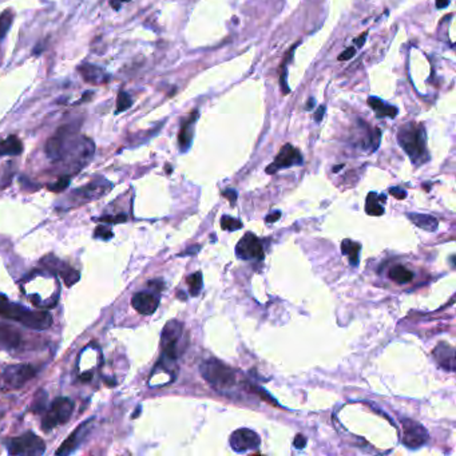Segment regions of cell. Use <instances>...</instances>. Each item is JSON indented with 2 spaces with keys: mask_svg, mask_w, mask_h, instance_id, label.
I'll return each instance as SVG.
<instances>
[{
  "mask_svg": "<svg viewBox=\"0 0 456 456\" xmlns=\"http://www.w3.org/2000/svg\"><path fill=\"white\" fill-rule=\"evenodd\" d=\"M397 140L412 164L421 165L429 160L425 140V128L417 122H407L397 131Z\"/></svg>",
  "mask_w": 456,
  "mask_h": 456,
  "instance_id": "6da1fadb",
  "label": "cell"
},
{
  "mask_svg": "<svg viewBox=\"0 0 456 456\" xmlns=\"http://www.w3.org/2000/svg\"><path fill=\"white\" fill-rule=\"evenodd\" d=\"M3 317L14 320L19 324L24 325L26 328L35 329V331H44L52 325V316L48 312L43 311H30L23 308L19 304L8 302L7 308L4 309Z\"/></svg>",
  "mask_w": 456,
  "mask_h": 456,
  "instance_id": "7a4b0ae2",
  "label": "cell"
},
{
  "mask_svg": "<svg viewBox=\"0 0 456 456\" xmlns=\"http://www.w3.org/2000/svg\"><path fill=\"white\" fill-rule=\"evenodd\" d=\"M201 373L218 391H229L237 384L236 372L216 359L202 363Z\"/></svg>",
  "mask_w": 456,
  "mask_h": 456,
  "instance_id": "3957f363",
  "label": "cell"
},
{
  "mask_svg": "<svg viewBox=\"0 0 456 456\" xmlns=\"http://www.w3.org/2000/svg\"><path fill=\"white\" fill-rule=\"evenodd\" d=\"M6 447L10 455L40 456L46 451V443L43 439L31 431L7 440Z\"/></svg>",
  "mask_w": 456,
  "mask_h": 456,
  "instance_id": "277c9868",
  "label": "cell"
},
{
  "mask_svg": "<svg viewBox=\"0 0 456 456\" xmlns=\"http://www.w3.org/2000/svg\"><path fill=\"white\" fill-rule=\"evenodd\" d=\"M184 339V324L177 320L169 321L165 325L161 336V345L164 357L176 361L184 349L181 348V341Z\"/></svg>",
  "mask_w": 456,
  "mask_h": 456,
  "instance_id": "5b68a950",
  "label": "cell"
},
{
  "mask_svg": "<svg viewBox=\"0 0 456 456\" xmlns=\"http://www.w3.org/2000/svg\"><path fill=\"white\" fill-rule=\"evenodd\" d=\"M72 411H74V403L68 397H56L51 403V407L48 408L47 413L44 415L42 421V429L48 432L58 425L64 424L71 419Z\"/></svg>",
  "mask_w": 456,
  "mask_h": 456,
  "instance_id": "8992f818",
  "label": "cell"
},
{
  "mask_svg": "<svg viewBox=\"0 0 456 456\" xmlns=\"http://www.w3.org/2000/svg\"><path fill=\"white\" fill-rule=\"evenodd\" d=\"M36 375L35 368L30 364H14L6 368L3 373V385L6 389H20Z\"/></svg>",
  "mask_w": 456,
  "mask_h": 456,
  "instance_id": "52a82bcc",
  "label": "cell"
},
{
  "mask_svg": "<svg viewBox=\"0 0 456 456\" xmlns=\"http://www.w3.org/2000/svg\"><path fill=\"white\" fill-rule=\"evenodd\" d=\"M403 437L401 443L408 448H419L428 441V432L427 429L417 421L411 419H403Z\"/></svg>",
  "mask_w": 456,
  "mask_h": 456,
  "instance_id": "ba28073f",
  "label": "cell"
},
{
  "mask_svg": "<svg viewBox=\"0 0 456 456\" xmlns=\"http://www.w3.org/2000/svg\"><path fill=\"white\" fill-rule=\"evenodd\" d=\"M236 256L240 260H256L264 257V248L258 237L253 233H246L236 246Z\"/></svg>",
  "mask_w": 456,
  "mask_h": 456,
  "instance_id": "9c48e42d",
  "label": "cell"
},
{
  "mask_svg": "<svg viewBox=\"0 0 456 456\" xmlns=\"http://www.w3.org/2000/svg\"><path fill=\"white\" fill-rule=\"evenodd\" d=\"M92 423H94V419L83 421V423H82V424H80L79 427H78V428H76L75 431L62 443V445H60L59 448H58V451H56V455H70V453H72L74 451H76V448H79V445L87 439V436L90 435V432H91Z\"/></svg>",
  "mask_w": 456,
  "mask_h": 456,
  "instance_id": "30bf717a",
  "label": "cell"
},
{
  "mask_svg": "<svg viewBox=\"0 0 456 456\" xmlns=\"http://www.w3.org/2000/svg\"><path fill=\"white\" fill-rule=\"evenodd\" d=\"M294 165H302V156L298 148L293 147L292 144L286 143L285 146H282L280 150V153L277 154L276 160L272 165H269L266 168V173L268 174H273L277 170L284 168H290Z\"/></svg>",
  "mask_w": 456,
  "mask_h": 456,
  "instance_id": "8fae6325",
  "label": "cell"
},
{
  "mask_svg": "<svg viewBox=\"0 0 456 456\" xmlns=\"http://www.w3.org/2000/svg\"><path fill=\"white\" fill-rule=\"evenodd\" d=\"M230 447L238 453L246 452L249 449L257 448L261 443L260 436L254 431L248 428H240L234 431L230 436Z\"/></svg>",
  "mask_w": 456,
  "mask_h": 456,
  "instance_id": "7c38bea8",
  "label": "cell"
},
{
  "mask_svg": "<svg viewBox=\"0 0 456 456\" xmlns=\"http://www.w3.org/2000/svg\"><path fill=\"white\" fill-rule=\"evenodd\" d=\"M42 262H44V265L51 272L56 273L58 276L62 277V280L64 281V284L67 285V286H72L76 281H79V272L75 270L74 268H71L70 265H67L63 261L58 260L56 257L47 256L44 260H42Z\"/></svg>",
  "mask_w": 456,
  "mask_h": 456,
  "instance_id": "4fadbf2b",
  "label": "cell"
},
{
  "mask_svg": "<svg viewBox=\"0 0 456 456\" xmlns=\"http://www.w3.org/2000/svg\"><path fill=\"white\" fill-rule=\"evenodd\" d=\"M132 308L143 316H150L156 312L160 305L158 293L153 292H138L131 298Z\"/></svg>",
  "mask_w": 456,
  "mask_h": 456,
  "instance_id": "5bb4252c",
  "label": "cell"
},
{
  "mask_svg": "<svg viewBox=\"0 0 456 456\" xmlns=\"http://www.w3.org/2000/svg\"><path fill=\"white\" fill-rule=\"evenodd\" d=\"M111 186L112 185L110 182H107V181L99 180L95 181V182H91V184L84 186V188H80L79 190L74 192V194L80 197V200L83 201H94L100 198V197H103L107 192H110Z\"/></svg>",
  "mask_w": 456,
  "mask_h": 456,
  "instance_id": "9a60e30c",
  "label": "cell"
},
{
  "mask_svg": "<svg viewBox=\"0 0 456 456\" xmlns=\"http://www.w3.org/2000/svg\"><path fill=\"white\" fill-rule=\"evenodd\" d=\"M433 356L441 368H444L448 372L455 371V349L451 345L447 343H439L436 348L433 349Z\"/></svg>",
  "mask_w": 456,
  "mask_h": 456,
  "instance_id": "2e32d148",
  "label": "cell"
},
{
  "mask_svg": "<svg viewBox=\"0 0 456 456\" xmlns=\"http://www.w3.org/2000/svg\"><path fill=\"white\" fill-rule=\"evenodd\" d=\"M78 71L82 75L84 82L94 84V86L107 83L108 80H110V76H108L107 72L104 71L103 68L94 66V64H82L78 68Z\"/></svg>",
  "mask_w": 456,
  "mask_h": 456,
  "instance_id": "e0dca14e",
  "label": "cell"
},
{
  "mask_svg": "<svg viewBox=\"0 0 456 456\" xmlns=\"http://www.w3.org/2000/svg\"><path fill=\"white\" fill-rule=\"evenodd\" d=\"M198 118V111L192 112V115L188 116L181 124L180 134H178V143H180L181 151H186L190 144H192L193 135H194V124Z\"/></svg>",
  "mask_w": 456,
  "mask_h": 456,
  "instance_id": "ac0fdd59",
  "label": "cell"
},
{
  "mask_svg": "<svg viewBox=\"0 0 456 456\" xmlns=\"http://www.w3.org/2000/svg\"><path fill=\"white\" fill-rule=\"evenodd\" d=\"M20 344V332L10 325L0 324V347L2 348H16Z\"/></svg>",
  "mask_w": 456,
  "mask_h": 456,
  "instance_id": "d6986e66",
  "label": "cell"
},
{
  "mask_svg": "<svg viewBox=\"0 0 456 456\" xmlns=\"http://www.w3.org/2000/svg\"><path fill=\"white\" fill-rule=\"evenodd\" d=\"M368 104L373 108V111L376 112V115L379 116V118H384V116L395 118V116L397 115V112H399L395 106H391V104L385 103V102H383V100L376 98V96H369Z\"/></svg>",
  "mask_w": 456,
  "mask_h": 456,
  "instance_id": "ffe728a7",
  "label": "cell"
},
{
  "mask_svg": "<svg viewBox=\"0 0 456 456\" xmlns=\"http://www.w3.org/2000/svg\"><path fill=\"white\" fill-rule=\"evenodd\" d=\"M23 151V144L16 135H10L0 140V157L19 156Z\"/></svg>",
  "mask_w": 456,
  "mask_h": 456,
  "instance_id": "44dd1931",
  "label": "cell"
},
{
  "mask_svg": "<svg viewBox=\"0 0 456 456\" xmlns=\"http://www.w3.org/2000/svg\"><path fill=\"white\" fill-rule=\"evenodd\" d=\"M408 217L409 220L412 221L417 228L424 229L427 232H435L437 229V225H439L436 218L432 216H428V214H416V213H413V214H408Z\"/></svg>",
  "mask_w": 456,
  "mask_h": 456,
  "instance_id": "7402d4cb",
  "label": "cell"
},
{
  "mask_svg": "<svg viewBox=\"0 0 456 456\" xmlns=\"http://www.w3.org/2000/svg\"><path fill=\"white\" fill-rule=\"evenodd\" d=\"M361 245L357 242H353L352 240H344L341 244V250L343 254L349 258V262L356 266L359 264V252H360Z\"/></svg>",
  "mask_w": 456,
  "mask_h": 456,
  "instance_id": "603a6c76",
  "label": "cell"
},
{
  "mask_svg": "<svg viewBox=\"0 0 456 456\" xmlns=\"http://www.w3.org/2000/svg\"><path fill=\"white\" fill-rule=\"evenodd\" d=\"M389 278L397 284H407L413 278V273L403 265H396L389 270Z\"/></svg>",
  "mask_w": 456,
  "mask_h": 456,
  "instance_id": "cb8c5ba5",
  "label": "cell"
},
{
  "mask_svg": "<svg viewBox=\"0 0 456 456\" xmlns=\"http://www.w3.org/2000/svg\"><path fill=\"white\" fill-rule=\"evenodd\" d=\"M384 196L379 197L376 193H369L365 202V210L369 216H381L384 213V208L381 206L380 200Z\"/></svg>",
  "mask_w": 456,
  "mask_h": 456,
  "instance_id": "d4e9b609",
  "label": "cell"
},
{
  "mask_svg": "<svg viewBox=\"0 0 456 456\" xmlns=\"http://www.w3.org/2000/svg\"><path fill=\"white\" fill-rule=\"evenodd\" d=\"M188 284L190 294H192V296H198L201 292V289H202V284H204V281H202V273L201 272L193 273L192 276L188 278Z\"/></svg>",
  "mask_w": 456,
  "mask_h": 456,
  "instance_id": "484cf974",
  "label": "cell"
},
{
  "mask_svg": "<svg viewBox=\"0 0 456 456\" xmlns=\"http://www.w3.org/2000/svg\"><path fill=\"white\" fill-rule=\"evenodd\" d=\"M12 20H14V14L11 11H6L3 15H0V40L3 39L8 30L11 28Z\"/></svg>",
  "mask_w": 456,
  "mask_h": 456,
  "instance_id": "4316f807",
  "label": "cell"
},
{
  "mask_svg": "<svg viewBox=\"0 0 456 456\" xmlns=\"http://www.w3.org/2000/svg\"><path fill=\"white\" fill-rule=\"evenodd\" d=\"M46 405H47V393L46 391H39L32 401V411L36 413L43 412L46 409Z\"/></svg>",
  "mask_w": 456,
  "mask_h": 456,
  "instance_id": "83f0119b",
  "label": "cell"
},
{
  "mask_svg": "<svg viewBox=\"0 0 456 456\" xmlns=\"http://www.w3.org/2000/svg\"><path fill=\"white\" fill-rule=\"evenodd\" d=\"M221 228L224 229V230L234 232V230H238V229L242 228V222L240 220H237V218H233V217L222 216V218H221Z\"/></svg>",
  "mask_w": 456,
  "mask_h": 456,
  "instance_id": "f1b7e54d",
  "label": "cell"
},
{
  "mask_svg": "<svg viewBox=\"0 0 456 456\" xmlns=\"http://www.w3.org/2000/svg\"><path fill=\"white\" fill-rule=\"evenodd\" d=\"M131 104H132L131 96L128 95L127 92L119 91V94H118V99H116V112H122L124 111V110H127Z\"/></svg>",
  "mask_w": 456,
  "mask_h": 456,
  "instance_id": "f546056e",
  "label": "cell"
},
{
  "mask_svg": "<svg viewBox=\"0 0 456 456\" xmlns=\"http://www.w3.org/2000/svg\"><path fill=\"white\" fill-rule=\"evenodd\" d=\"M68 184H70V177H60L59 180L56 181L55 184L48 185L47 188L50 189L51 192L60 193V192H63L64 189L67 188Z\"/></svg>",
  "mask_w": 456,
  "mask_h": 456,
  "instance_id": "4dcf8cb0",
  "label": "cell"
},
{
  "mask_svg": "<svg viewBox=\"0 0 456 456\" xmlns=\"http://www.w3.org/2000/svg\"><path fill=\"white\" fill-rule=\"evenodd\" d=\"M126 220H127V217L124 216V214H119V216H115V217L104 216V217H100V218H98V221H100V222H110V224H119V222H126Z\"/></svg>",
  "mask_w": 456,
  "mask_h": 456,
  "instance_id": "1f68e13d",
  "label": "cell"
},
{
  "mask_svg": "<svg viewBox=\"0 0 456 456\" xmlns=\"http://www.w3.org/2000/svg\"><path fill=\"white\" fill-rule=\"evenodd\" d=\"M95 237H99L102 240H108V238H112V232L111 229L107 228V226H98L95 229Z\"/></svg>",
  "mask_w": 456,
  "mask_h": 456,
  "instance_id": "d6a6232c",
  "label": "cell"
},
{
  "mask_svg": "<svg viewBox=\"0 0 456 456\" xmlns=\"http://www.w3.org/2000/svg\"><path fill=\"white\" fill-rule=\"evenodd\" d=\"M356 54V48L355 47H349L347 48L344 52H341L340 55H339V60H348L351 58H353Z\"/></svg>",
  "mask_w": 456,
  "mask_h": 456,
  "instance_id": "836d02e7",
  "label": "cell"
},
{
  "mask_svg": "<svg viewBox=\"0 0 456 456\" xmlns=\"http://www.w3.org/2000/svg\"><path fill=\"white\" fill-rule=\"evenodd\" d=\"M389 193H391L393 197H396L397 200H403V198L407 197V193H405L403 189H399V188L389 189Z\"/></svg>",
  "mask_w": 456,
  "mask_h": 456,
  "instance_id": "e575fe53",
  "label": "cell"
},
{
  "mask_svg": "<svg viewBox=\"0 0 456 456\" xmlns=\"http://www.w3.org/2000/svg\"><path fill=\"white\" fill-rule=\"evenodd\" d=\"M293 444H294V447H296V448L302 449L305 447V445H307V439H305V437L302 436V435H297L296 439H294V441H293Z\"/></svg>",
  "mask_w": 456,
  "mask_h": 456,
  "instance_id": "d590c367",
  "label": "cell"
},
{
  "mask_svg": "<svg viewBox=\"0 0 456 456\" xmlns=\"http://www.w3.org/2000/svg\"><path fill=\"white\" fill-rule=\"evenodd\" d=\"M222 194H224L225 197H228L229 201H230V202H232V204H236L237 193L234 192V190H232V189H229V190H226V192H224V193H222Z\"/></svg>",
  "mask_w": 456,
  "mask_h": 456,
  "instance_id": "8d00e7d4",
  "label": "cell"
},
{
  "mask_svg": "<svg viewBox=\"0 0 456 456\" xmlns=\"http://www.w3.org/2000/svg\"><path fill=\"white\" fill-rule=\"evenodd\" d=\"M367 36H368V31L363 32L360 38H356V39H355V44H356V47H363V44L365 43Z\"/></svg>",
  "mask_w": 456,
  "mask_h": 456,
  "instance_id": "74e56055",
  "label": "cell"
},
{
  "mask_svg": "<svg viewBox=\"0 0 456 456\" xmlns=\"http://www.w3.org/2000/svg\"><path fill=\"white\" fill-rule=\"evenodd\" d=\"M8 302H10V301H8L7 297L4 296V294H0V316L3 315L4 309L7 308Z\"/></svg>",
  "mask_w": 456,
  "mask_h": 456,
  "instance_id": "f35d334b",
  "label": "cell"
},
{
  "mask_svg": "<svg viewBox=\"0 0 456 456\" xmlns=\"http://www.w3.org/2000/svg\"><path fill=\"white\" fill-rule=\"evenodd\" d=\"M324 114H325V106H320V107L317 108L316 114H315V120H316V122H321Z\"/></svg>",
  "mask_w": 456,
  "mask_h": 456,
  "instance_id": "ab89813d",
  "label": "cell"
},
{
  "mask_svg": "<svg viewBox=\"0 0 456 456\" xmlns=\"http://www.w3.org/2000/svg\"><path fill=\"white\" fill-rule=\"evenodd\" d=\"M280 217H281V213L280 212L272 213V214H269V216L266 217V222H268V224H272V222H274V221L278 220Z\"/></svg>",
  "mask_w": 456,
  "mask_h": 456,
  "instance_id": "60d3db41",
  "label": "cell"
},
{
  "mask_svg": "<svg viewBox=\"0 0 456 456\" xmlns=\"http://www.w3.org/2000/svg\"><path fill=\"white\" fill-rule=\"evenodd\" d=\"M127 2H130V0H111L110 3H111V7L114 8V10H119L120 6L123 3H127Z\"/></svg>",
  "mask_w": 456,
  "mask_h": 456,
  "instance_id": "b9f144b4",
  "label": "cell"
},
{
  "mask_svg": "<svg viewBox=\"0 0 456 456\" xmlns=\"http://www.w3.org/2000/svg\"><path fill=\"white\" fill-rule=\"evenodd\" d=\"M449 4V0H436L437 8H445Z\"/></svg>",
  "mask_w": 456,
  "mask_h": 456,
  "instance_id": "7bdbcfd3",
  "label": "cell"
},
{
  "mask_svg": "<svg viewBox=\"0 0 456 456\" xmlns=\"http://www.w3.org/2000/svg\"><path fill=\"white\" fill-rule=\"evenodd\" d=\"M91 377H92L91 373H84V375H82V376H80V380L88 381V380H91Z\"/></svg>",
  "mask_w": 456,
  "mask_h": 456,
  "instance_id": "ee69618b",
  "label": "cell"
},
{
  "mask_svg": "<svg viewBox=\"0 0 456 456\" xmlns=\"http://www.w3.org/2000/svg\"><path fill=\"white\" fill-rule=\"evenodd\" d=\"M313 104H315V100H313V99L309 100V103L307 104V110H312V106H313Z\"/></svg>",
  "mask_w": 456,
  "mask_h": 456,
  "instance_id": "f6af8a7d",
  "label": "cell"
}]
</instances>
